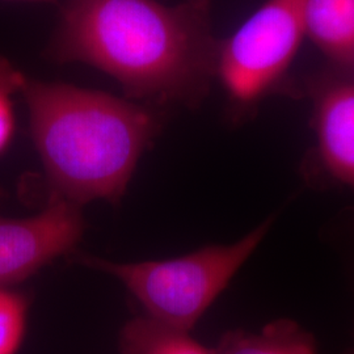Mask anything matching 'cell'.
Listing matches in <instances>:
<instances>
[{
	"label": "cell",
	"instance_id": "obj_1",
	"mask_svg": "<svg viewBox=\"0 0 354 354\" xmlns=\"http://www.w3.org/2000/svg\"><path fill=\"white\" fill-rule=\"evenodd\" d=\"M219 44L212 0H64L46 57L102 70L129 100L197 108L215 82Z\"/></svg>",
	"mask_w": 354,
	"mask_h": 354
},
{
	"label": "cell",
	"instance_id": "obj_2",
	"mask_svg": "<svg viewBox=\"0 0 354 354\" xmlns=\"http://www.w3.org/2000/svg\"><path fill=\"white\" fill-rule=\"evenodd\" d=\"M21 95L50 196L80 207L118 203L163 127V113L151 104L102 91L26 76Z\"/></svg>",
	"mask_w": 354,
	"mask_h": 354
},
{
	"label": "cell",
	"instance_id": "obj_3",
	"mask_svg": "<svg viewBox=\"0 0 354 354\" xmlns=\"http://www.w3.org/2000/svg\"><path fill=\"white\" fill-rule=\"evenodd\" d=\"M270 225L272 219H268L234 244L209 245L163 261L114 263L74 253L76 263L120 279L143 306L147 317L190 332L252 256Z\"/></svg>",
	"mask_w": 354,
	"mask_h": 354
},
{
	"label": "cell",
	"instance_id": "obj_4",
	"mask_svg": "<svg viewBox=\"0 0 354 354\" xmlns=\"http://www.w3.org/2000/svg\"><path fill=\"white\" fill-rule=\"evenodd\" d=\"M304 0H266L221 39L215 80L232 117L247 118L276 93L292 95L291 64L304 41Z\"/></svg>",
	"mask_w": 354,
	"mask_h": 354
},
{
	"label": "cell",
	"instance_id": "obj_5",
	"mask_svg": "<svg viewBox=\"0 0 354 354\" xmlns=\"http://www.w3.org/2000/svg\"><path fill=\"white\" fill-rule=\"evenodd\" d=\"M83 232L82 207L55 196L39 214L0 216V288L21 282L55 259L75 252Z\"/></svg>",
	"mask_w": 354,
	"mask_h": 354
},
{
	"label": "cell",
	"instance_id": "obj_6",
	"mask_svg": "<svg viewBox=\"0 0 354 354\" xmlns=\"http://www.w3.org/2000/svg\"><path fill=\"white\" fill-rule=\"evenodd\" d=\"M313 106L319 159L339 183L354 188V77L324 67L295 87Z\"/></svg>",
	"mask_w": 354,
	"mask_h": 354
},
{
	"label": "cell",
	"instance_id": "obj_7",
	"mask_svg": "<svg viewBox=\"0 0 354 354\" xmlns=\"http://www.w3.org/2000/svg\"><path fill=\"white\" fill-rule=\"evenodd\" d=\"M304 38L328 68L351 74L354 66V0H304Z\"/></svg>",
	"mask_w": 354,
	"mask_h": 354
},
{
	"label": "cell",
	"instance_id": "obj_8",
	"mask_svg": "<svg viewBox=\"0 0 354 354\" xmlns=\"http://www.w3.org/2000/svg\"><path fill=\"white\" fill-rule=\"evenodd\" d=\"M214 354H317L314 337L288 319H279L260 333L227 332Z\"/></svg>",
	"mask_w": 354,
	"mask_h": 354
},
{
	"label": "cell",
	"instance_id": "obj_9",
	"mask_svg": "<svg viewBox=\"0 0 354 354\" xmlns=\"http://www.w3.org/2000/svg\"><path fill=\"white\" fill-rule=\"evenodd\" d=\"M121 354H214L188 330L169 327L152 317L131 319L120 332Z\"/></svg>",
	"mask_w": 354,
	"mask_h": 354
},
{
	"label": "cell",
	"instance_id": "obj_10",
	"mask_svg": "<svg viewBox=\"0 0 354 354\" xmlns=\"http://www.w3.org/2000/svg\"><path fill=\"white\" fill-rule=\"evenodd\" d=\"M26 297L0 288V354H17L26 339Z\"/></svg>",
	"mask_w": 354,
	"mask_h": 354
},
{
	"label": "cell",
	"instance_id": "obj_11",
	"mask_svg": "<svg viewBox=\"0 0 354 354\" xmlns=\"http://www.w3.org/2000/svg\"><path fill=\"white\" fill-rule=\"evenodd\" d=\"M26 79L20 70L0 55V153L12 140L16 127L12 97L16 93H21Z\"/></svg>",
	"mask_w": 354,
	"mask_h": 354
},
{
	"label": "cell",
	"instance_id": "obj_12",
	"mask_svg": "<svg viewBox=\"0 0 354 354\" xmlns=\"http://www.w3.org/2000/svg\"><path fill=\"white\" fill-rule=\"evenodd\" d=\"M11 1H35V3H57L58 0H11Z\"/></svg>",
	"mask_w": 354,
	"mask_h": 354
},
{
	"label": "cell",
	"instance_id": "obj_13",
	"mask_svg": "<svg viewBox=\"0 0 354 354\" xmlns=\"http://www.w3.org/2000/svg\"><path fill=\"white\" fill-rule=\"evenodd\" d=\"M349 75H352L354 77V66H353V68H352V71H351V74H349Z\"/></svg>",
	"mask_w": 354,
	"mask_h": 354
}]
</instances>
